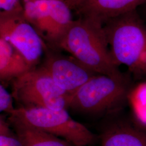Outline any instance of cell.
Listing matches in <instances>:
<instances>
[{"instance_id":"obj_18","label":"cell","mask_w":146,"mask_h":146,"mask_svg":"<svg viewBox=\"0 0 146 146\" xmlns=\"http://www.w3.org/2000/svg\"><path fill=\"white\" fill-rule=\"evenodd\" d=\"M40 1H63L67 2V0H40Z\"/></svg>"},{"instance_id":"obj_16","label":"cell","mask_w":146,"mask_h":146,"mask_svg":"<svg viewBox=\"0 0 146 146\" xmlns=\"http://www.w3.org/2000/svg\"><path fill=\"white\" fill-rule=\"evenodd\" d=\"M1 12L21 13L24 12L22 0H0Z\"/></svg>"},{"instance_id":"obj_10","label":"cell","mask_w":146,"mask_h":146,"mask_svg":"<svg viewBox=\"0 0 146 146\" xmlns=\"http://www.w3.org/2000/svg\"><path fill=\"white\" fill-rule=\"evenodd\" d=\"M24 15L49 48L54 49L55 38L52 19L46 1L22 0Z\"/></svg>"},{"instance_id":"obj_9","label":"cell","mask_w":146,"mask_h":146,"mask_svg":"<svg viewBox=\"0 0 146 146\" xmlns=\"http://www.w3.org/2000/svg\"><path fill=\"white\" fill-rule=\"evenodd\" d=\"M99 139L101 146H146V133L119 120L104 125Z\"/></svg>"},{"instance_id":"obj_7","label":"cell","mask_w":146,"mask_h":146,"mask_svg":"<svg viewBox=\"0 0 146 146\" xmlns=\"http://www.w3.org/2000/svg\"><path fill=\"white\" fill-rule=\"evenodd\" d=\"M58 87L70 95L97 74L72 56L48 49L41 64Z\"/></svg>"},{"instance_id":"obj_19","label":"cell","mask_w":146,"mask_h":146,"mask_svg":"<svg viewBox=\"0 0 146 146\" xmlns=\"http://www.w3.org/2000/svg\"><path fill=\"white\" fill-rule=\"evenodd\" d=\"M145 4H146V3H145Z\"/></svg>"},{"instance_id":"obj_1","label":"cell","mask_w":146,"mask_h":146,"mask_svg":"<svg viewBox=\"0 0 146 146\" xmlns=\"http://www.w3.org/2000/svg\"><path fill=\"white\" fill-rule=\"evenodd\" d=\"M58 48L97 74L125 77L112 58L103 25L94 20L80 16L74 20Z\"/></svg>"},{"instance_id":"obj_17","label":"cell","mask_w":146,"mask_h":146,"mask_svg":"<svg viewBox=\"0 0 146 146\" xmlns=\"http://www.w3.org/2000/svg\"><path fill=\"white\" fill-rule=\"evenodd\" d=\"M85 1L86 0H67L66 2L71 9L77 11Z\"/></svg>"},{"instance_id":"obj_6","label":"cell","mask_w":146,"mask_h":146,"mask_svg":"<svg viewBox=\"0 0 146 146\" xmlns=\"http://www.w3.org/2000/svg\"><path fill=\"white\" fill-rule=\"evenodd\" d=\"M0 38L11 43L32 69L38 66L43 53L48 49L46 42L27 21L24 12H0Z\"/></svg>"},{"instance_id":"obj_8","label":"cell","mask_w":146,"mask_h":146,"mask_svg":"<svg viewBox=\"0 0 146 146\" xmlns=\"http://www.w3.org/2000/svg\"><path fill=\"white\" fill-rule=\"evenodd\" d=\"M146 2V0H86L77 12L80 16L104 25L106 22L124 14Z\"/></svg>"},{"instance_id":"obj_11","label":"cell","mask_w":146,"mask_h":146,"mask_svg":"<svg viewBox=\"0 0 146 146\" xmlns=\"http://www.w3.org/2000/svg\"><path fill=\"white\" fill-rule=\"evenodd\" d=\"M7 119L22 146H75L64 139L37 128L16 115H9Z\"/></svg>"},{"instance_id":"obj_12","label":"cell","mask_w":146,"mask_h":146,"mask_svg":"<svg viewBox=\"0 0 146 146\" xmlns=\"http://www.w3.org/2000/svg\"><path fill=\"white\" fill-rule=\"evenodd\" d=\"M33 69L11 43L0 38V80L7 84Z\"/></svg>"},{"instance_id":"obj_5","label":"cell","mask_w":146,"mask_h":146,"mask_svg":"<svg viewBox=\"0 0 146 146\" xmlns=\"http://www.w3.org/2000/svg\"><path fill=\"white\" fill-rule=\"evenodd\" d=\"M11 115H16L37 128L75 146H92L99 139V136L85 125L73 119L67 110L17 107Z\"/></svg>"},{"instance_id":"obj_2","label":"cell","mask_w":146,"mask_h":146,"mask_svg":"<svg viewBox=\"0 0 146 146\" xmlns=\"http://www.w3.org/2000/svg\"><path fill=\"white\" fill-rule=\"evenodd\" d=\"M112 58L125 65L136 77L146 76V25L136 10L103 25Z\"/></svg>"},{"instance_id":"obj_4","label":"cell","mask_w":146,"mask_h":146,"mask_svg":"<svg viewBox=\"0 0 146 146\" xmlns=\"http://www.w3.org/2000/svg\"><path fill=\"white\" fill-rule=\"evenodd\" d=\"M11 84L18 107L68 109L70 95L60 88L41 65L15 78Z\"/></svg>"},{"instance_id":"obj_13","label":"cell","mask_w":146,"mask_h":146,"mask_svg":"<svg viewBox=\"0 0 146 146\" xmlns=\"http://www.w3.org/2000/svg\"><path fill=\"white\" fill-rule=\"evenodd\" d=\"M127 101L137 121L146 126V81L130 89Z\"/></svg>"},{"instance_id":"obj_15","label":"cell","mask_w":146,"mask_h":146,"mask_svg":"<svg viewBox=\"0 0 146 146\" xmlns=\"http://www.w3.org/2000/svg\"><path fill=\"white\" fill-rule=\"evenodd\" d=\"M13 97L2 84H0V111L8 115L11 114L16 108L13 105Z\"/></svg>"},{"instance_id":"obj_14","label":"cell","mask_w":146,"mask_h":146,"mask_svg":"<svg viewBox=\"0 0 146 146\" xmlns=\"http://www.w3.org/2000/svg\"><path fill=\"white\" fill-rule=\"evenodd\" d=\"M0 146H22L21 140L5 114L0 115Z\"/></svg>"},{"instance_id":"obj_3","label":"cell","mask_w":146,"mask_h":146,"mask_svg":"<svg viewBox=\"0 0 146 146\" xmlns=\"http://www.w3.org/2000/svg\"><path fill=\"white\" fill-rule=\"evenodd\" d=\"M129 90L125 77L97 74L70 95L68 109L90 116L113 115L127 100Z\"/></svg>"}]
</instances>
